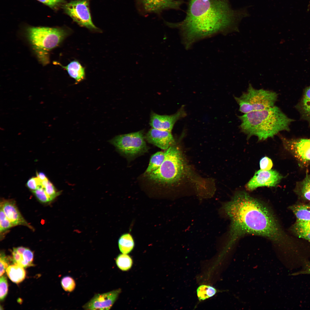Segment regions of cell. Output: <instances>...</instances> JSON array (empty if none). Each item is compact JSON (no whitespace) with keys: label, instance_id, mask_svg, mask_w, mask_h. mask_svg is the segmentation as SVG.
<instances>
[{"label":"cell","instance_id":"obj_1","mask_svg":"<svg viewBox=\"0 0 310 310\" xmlns=\"http://www.w3.org/2000/svg\"><path fill=\"white\" fill-rule=\"evenodd\" d=\"M187 5L183 20L164 21L169 27L179 30L186 49L197 41L218 34L239 32L241 21L250 16L248 7L234 9L229 0H187Z\"/></svg>","mask_w":310,"mask_h":310},{"label":"cell","instance_id":"obj_2","mask_svg":"<svg viewBox=\"0 0 310 310\" xmlns=\"http://www.w3.org/2000/svg\"><path fill=\"white\" fill-rule=\"evenodd\" d=\"M223 207L231 221L230 243L247 234L266 237L276 243L284 241L283 232L274 214L266 206L247 193L237 192Z\"/></svg>","mask_w":310,"mask_h":310},{"label":"cell","instance_id":"obj_3","mask_svg":"<svg viewBox=\"0 0 310 310\" xmlns=\"http://www.w3.org/2000/svg\"><path fill=\"white\" fill-rule=\"evenodd\" d=\"M238 118L241 122L239 126L241 131L247 135L248 138L255 136L259 141L273 138L282 131H289V126L294 121L275 105L244 114Z\"/></svg>","mask_w":310,"mask_h":310},{"label":"cell","instance_id":"obj_4","mask_svg":"<svg viewBox=\"0 0 310 310\" xmlns=\"http://www.w3.org/2000/svg\"><path fill=\"white\" fill-rule=\"evenodd\" d=\"M27 39L39 61L43 65L49 62V53L69 34L64 28L30 27L26 29Z\"/></svg>","mask_w":310,"mask_h":310},{"label":"cell","instance_id":"obj_5","mask_svg":"<svg viewBox=\"0 0 310 310\" xmlns=\"http://www.w3.org/2000/svg\"><path fill=\"white\" fill-rule=\"evenodd\" d=\"M165 152L164 159L160 167L146 175L149 179L156 183L171 184L182 178L187 167L184 157L177 147L173 145Z\"/></svg>","mask_w":310,"mask_h":310},{"label":"cell","instance_id":"obj_6","mask_svg":"<svg viewBox=\"0 0 310 310\" xmlns=\"http://www.w3.org/2000/svg\"><path fill=\"white\" fill-rule=\"evenodd\" d=\"M239 111L243 114L261 111L275 106L278 94L273 91L256 89L249 84L246 91L239 97L234 96Z\"/></svg>","mask_w":310,"mask_h":310},{"label":"cell","instance_id":"obj_7","mask_svg":"<svg viewBox=\"0 0 310 310\" xmlns=\"http://www.w3.org/2000/svg\"><path fill=\"white\" fill-rule=\"evenodd\" d=\"M142 131L116 136L109 141L121 153L133 156L147 151V147Z\"/></svg>","mask_w":310,"mask_h":310},{"label":"cell","instance_id":"obj_8","mask_svg":"<svg viewBox=\"0 0 310 310\" xmlns=\"http://www.w3.org/2000/svg\"><path fill=\"white\" fill-rule=\"evenodd\" d=\"M90 0L72 1L65 4V12L81 26L97 31L98 29L93 24L89 9Z\"/></svg>","mask_w":310,"mask_h":310},{"label":"cell","instance_id":"obj_9","mask_svg":"<svg viewBox=\"0 0 310 310\" xmlns=\"http://www.w3.org/2000/svg\"><path fill=\"white\" fill-rule=\"evenodd\" d=\"M284 149L294 157L301 167L310 165V137L287 138L280 136Z\"/></svg>","mask_w":310,"mask_h":310},{"label":"cell","instance_id":"obj_10","mask_svg":"<svg viewBox=\"0 0 310 310\" xmlns=\"http://www.w3.org/2000/svg\"><path fill=\"white\" fill-rule=\"evenodd\" d=\"M139 12L142 15L154 13L160 15L164 10H181L183 0H135Z\"/></svg>","mask_w":310,"mask_h":310},{"label":"cell","instance_id":"obj_11","mask_svg":"<svg viewBox=\"0 0 310 310\" xmlns=\"http://www.w3.org/2000/svg\"><path fill=\"white\" fill-rule=\"evenodd\" d=\"M283 177L276 170H260L255 172L253 177L246 185V188L249 191H251L259 187H274Z\"/></svg>","mask_w":310,"mask_h":310},{"label":"cell","instance_id":"obj_12","mask_svg":"<svg viewBox=\"0 0 310 310\" xmlns=\"http://www.w3.org/2000/svg\"><path fill=\"white\" fill-rule=\"evenodd\" d=\"M121 291L120 289L102 294H96L83 306L85 310H109Z\"/></svg>","mask_w":310,"mask_h":310},{"label":"cell","instance_id":"obj_13","mask_svg":"<svg viewBox=\"0 0 310 310\" xmlns=\"http://www.w3.org/2000/svg\"><path fill=\"white\" fill-rule=\"evenodd\" d=\"M186 115L184 107H181L175 113L170 115H160L152 113L150 124L152 128L171 131L175 123Z\"/></svg>","mask_w":310,"mask_h":310},{"label":"cell","instance_id":"obj_14","mask_svg":"<svg viewBox=\"0 0 310 310\" xmlns=\"http://www.w3.org/2000/svg\"><path fill=\"white\" fill-rule=\"evenodd\" d=\"M171 132L152 128L146 134L145 139L149 143L162 149L167 150L175 143Z\"/></svg>","mask_w":310,"mask_h":310},{"label":"cell","instance_id":"obj_15","mask_svg":"<svg viewBox=\"0 0 310 310\" xmlns=\"http://www.w3.org/2000/svg\"><path fill=\"white\" fill-rule=\"evenodd\" d=\"M0 208L3 210L7 218L14 226L24 225L31 229H33V228L23 217L13 200H3L0 203Z\"/></svg>","mask_w":310,"mask_h":310},{"label":"cell","instance_id":"obj_16","mask_svg":"<svg viewBox=\"0 0 310 310\" xmlns=\"http://www.w3.org/2000/svg\"><path fill=\"white\" fill-rule=\"evenodd\" d=\"M54 63L55 64L60 66L66 70L69 76L75 79V84H78L85 79V67H83L78 60L71 61L66 66H64L57 62L55 61Z\"/></svg>","mask_w":310,"mask_h":310},{"label":"cell","instance_id":"obj_17","mask_svg":"<svg viewBox=\"0 0 310 310\" xmlns=\"http://www.w3.org/2000/svg\"><path fill=\"white\" fill-rule=\"evenodd\" d=\"M24 268L16 264L9 266L6 270L10 279L16 284L22 282L25 278L26 273Z\"/></svg>","mask_w":310,"mask_h":310},{"label":"cell","instance_id":"obj_18","mask_svg":"<svg viewBox=\"0 0 310 310\" xmlns=\"http://www.w3.org/2000/svg\"><path fill=\"white\" fill-rule=\"evenodd\" d=\"M303 95L296 107L302 119L310 115V85L304 90Z\"/></svg>","mask_w":310,"mask_h":310},{"label":"cell","instance_id":"obj_19","mask_svg":"<svg viewBox=\"0 0 310 310\" xmlns=\"http://www.w3.org/2000/svg\"><path fill=\"white\" fill-rule=\"evenodd\" d=\"M292 230L299 237L310 242V221L297 220L293 226Z\"/></svg>","mask_w":310,"mask_h":310},{"label":"cell","instance_id":"obj_20","mask_svg":"<svg viewBox=\"0 0 310 310\" xmlns=\"http://www.w3.org/2000/svg\"><path fill=\"white\" fill-rule=\"evenodd\" d=\"M119 250L122 253L127 254L133 249L135 245L133 239L131 234L126 233L122 235L118 240Z\"/></svg>","mask_w":310,"mask_h":310},{"label":"cell","instance_id":"obj_21","mask_svg":"<svg viewBox=\"0 0 310 310\" xmlns=\"http://www.w3.org/2000/svg\"><path fill=\"white\" fill-rule=\"evenodd\" d=\"M295 189L303 198L310 201V174H307L303 180L296 183Z\"/></svg>","mask_w":310,"mask_h":310},{"label":"cell","instance_id":"obj_22","mask_svg":"<svg viewBox=\"0 0 310 310\" xmlns=\"http://www.w3.org/2000/svg\"><path fill=\"white\" fill-rule=\"evenodd\" d=\"M290 209L296 216L297 220L310 221V205H294L290 207Z\"/></svg>","mask_w":310,"mask_h":310},{"label":"cell","instance_id":"obj_23","mask_svg":"<svg viewBox=\"0 0 310 310\" xmlns=\"http://www.w3.org/2000/svg\"><path fill=\"white\" fill-rule=\"evenodd\" d=\"M165 156V152H158L151 157L145 175H147L158 169L162 164Z\"/></svg>","mask_w":310,"mask_h":310},{"label":"cell","instance_id":"obj_24","mask_svg":"<svg viewBox=\"0 0 310 310\" xmlns=\"http://www.w3.org/2000/svg\"><path fill=\"white\" fill-rule=\"evenodd\" d=\"M198 297L199 300H204L214 296L216 290L213 287L206 285L199 286L197 290Z\"/></svg>","mask_w":310,"mask_h":310},{"label":"cell","instance_id":"obj_25","mask_svg":"<svg viewBox=\"0 0 310 310\" xmlns=\"http://www.w3.org/2000/svg\"><path fill=\"white\" fill-rule=\"evenodd\" d=\"M116 263L121 270L123 271H127L131 267L132 260L129 255L122 253L118 256L116 259Z\"/></svg>","mask_w":310,"mask_h":310},{"label":"cell","instance_id":"obj_26","mask_svg":"<svg viewBox=\"0 0 310 310\" xmlns=\"http://www.w3.org/2000/svg\"><path fill=\"white\" fill-rule=\"evenodd\" d=\"M41 186L44 188L46 193L51 201L61 193L60 191L57 190L53 184L48 179L41 181Z\"/></svg>","mask_w":310,"mask_h":310},{"label":"cell","instance_id":"obj_27","mask_svg":"<svg viewBox=\"0 0 310 310\" xmlns=\"http://www.w3.org/2000/svg\"><path fill=\"white\" fill-rule=\"evenodd\" d=\"M14 226L7 217L1 208L0 211V232L1 233L5 232Z\"/></svg>","mask_w":310,"mask_h":310},{"label":"cell","instance_id":"obj_28","mask_svg":"<svg viewBox=\"0 0 310 310\" xmlns=\"http://www.w3.org/2000/svg\"><path fill=\"white\" fill-rule=\"evenodd\" d=\"M62 288L65 291L71 292L75 289L76 284L74 280L72 277L67 276L63 277L61 281Z\"/></svg>","mask_w":310,"mask_h":310},{"label":"cell","instance_id":"obj_29","mask_svg":"<svg viewBox=\"0 0 310 310\" xmlns=\"http://www.w3.org/2000/svg\"><path fill=\"white\" fill-rule=\"evenodd\" d=\"M32 191L37 199L41 202L46 203L51 201L41 185L36 190Z\"/></svg>","mask_w":310,"mask_h":310},{"label":"cell","instance_id":"obj_30","mask_svg":"<svg viewBox=\"0 0 310 310\" xmlns=\"http://www.w3.org/2000/svg\"><path fill=\"white\" fill-rule=\"evenodd\" d=\"M8 284L6 276H2L0 278V299L3 300L6 296L8 292Z\"/></svg>","mask_w":310,"mask_h":310},{"label":"cell","instance_id":"obj_31","mask_svg":"<svg viewBox=\"0 0 310 310\" xmlns=\"http://www.w3.org/2000/svg\"><path fill=\"white\" fill-rule=\"evenodd\" d=\"M33 253L29 249L26 248L24 251L22 257L26 267L33 265Z\"/></svg>","mask_w":310,"mask_h":310},{"label":"cell","instance_id":"obj_32","mask_svg":"<svg viewBox=\"0 0 310 310\" xmlns=\"http://www.w3.org/2000/svg\"><path fill=\"white\" fill-rule=\"evenodd\" d=\"M41 181L37 177H32L28 180L26 185L31 191H33L41 185Z\"/></svg>","mask_w":310,"mask_h":310},{"label":"cell","instance_id":"obj_33","mask_svg":"<svg viewBox=\"0 0 310 310\" xmlns=\"http://www.w3.org/2000/svg\"><path fill=\"white\" fill-rule=\"evenodd\" d=\"M260 167L261 170H271L273 166V163L270 158L267 156L262 158L259 162Z\"/></svg>","mask_w":310,"mask_h":310},{"label":"cell","instance_id":"obj_34","mask_svg":"<svg viewBox=\"0 0 310 310\" xmlns=\"http://www.w3.org/2000/svg\"><path fill=\"white\" fill-rule=\"evenodd\" d=\"M8 259L4 253H1L0 258V276H2L9 266Z\"/></svg>","mask_w":310,"mask_h":310},{"label":"cell","instance_id":"obj_35","mask_svg":"<svg viewBox=\"0 0 310 310\" xmlns=\"http://www.w3.org/2000/svg\"><path fill=\"white\" fill-rule=\"evenodd\" d=\"M42 3L50 7L55 9L57 7L60 5L64 3V0H37Z\"/></svg>","mask_w":310,"mask_h":310},{"label":"cell","instance_id":"obj_36","mask_svg":"<svg viewBox=\"0 0 310 310\" xmlns=\"http://www.w3.org/2000/svg\"><path fill=\"white\" fill-rule=\"evenodd\" d=\"M301 274H310V261L307 262L301 271L294 273L292 275L295 276Z\"/></svg>","mask_w":310,"mask_h":310},{"label":"cell","instance_id":"obj_37","mask_svg":"<svg viewBox=\"0 0 310 310\" xmlns=\"http://www.w3.org/2000/svg\"><path fill=\"white\" fill-rule=\"evenodd\" d=\"M36 177L41 181H43L48 179L44 173L42 172H37L36 173Z\"/></svg>","mask_w":310,"mask_h":310},{"label":"cell","instance_id":"obj_38","mask_svg":"<svg viewBox=\"0 0 310 310\" xmlns=\"http://www.w3.org/2000/svg\"><path fill=\"white\" fill-rule=\"evenodd\" d=\"M303 119L307 121L310 127V115L305 117L304 118H303Z\"/></svg>","mask_w":310,"mask_h":310}]
</instances>
